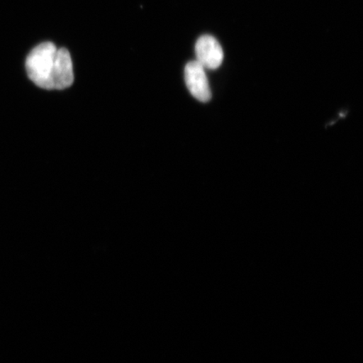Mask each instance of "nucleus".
<instances>
[{
    "instance_id": "nucleus-1",
    "label": "nucleus",
    "mask_w": 363,
    "mask_h": 363,
    "mask_svg": "<svg viewBox=\"0 0 363 363\" xmlns=\"http://www.w3.org/2000/svg\"><path fill=\"white\" fill-rule=\"evenodd\" d=\"M26 67L30 79L44 89H65L74 81L69 52L52 43L36 45L26 58Z\"/></svg>"
},
{
    "instance_id": "nucleus-2",
    "label": "nucleus",
    "mask_w": 363,
    "mask_h": 363,
    "mask_svg": "<svg viewBox=\"0 0 363 363\" xmlns=\"http://www.w3.org/2000/svg\"><path fill=\"white\" fill-rule=\"evenodd\" d=\"M186 85L195 99L201 102L210 101L212 97L210 84L204 67L197 61L189 62L184 68Z\"/></svg>"
},
{
    "instance_id": "nucleus-3",
    "label": "nucleus",
    "mask_w": 363,
    "mask_h": 363,
    "mask_svg": "<svg viewBox=\"0 0 363 363\" xmlns=\"http://www.w3.org/2000/svg\"><path fill=\"white\" fill-rule=\"evenodd\" d=\"M197 62L204 68L216 69L224 59V52L220 44L211 35H204L199 38L195 45Z\"/></svg>"
}]
</instances>
